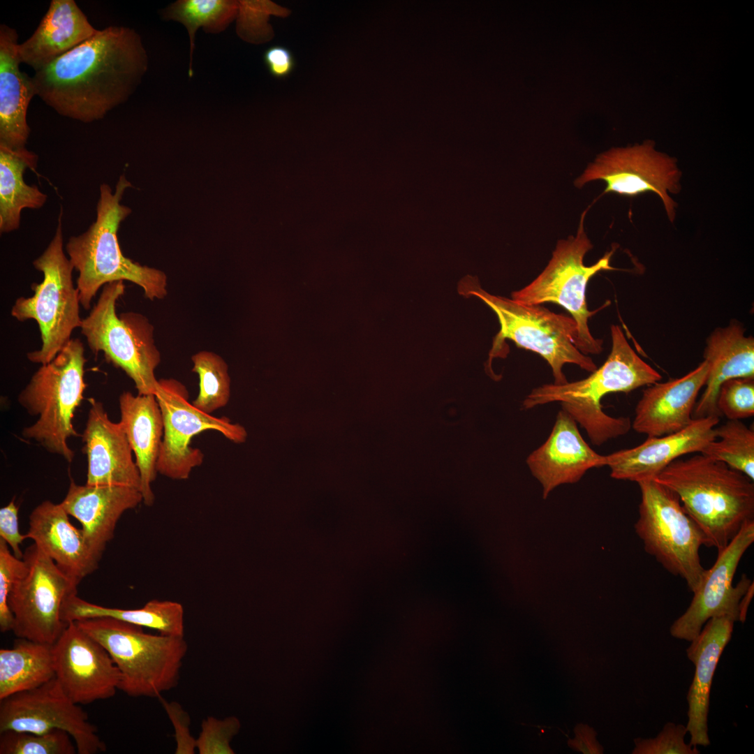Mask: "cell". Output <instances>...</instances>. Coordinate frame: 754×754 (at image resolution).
Returning <instances> with one entry per match:
<instances>
[{
  "label": "cell",
  "instance_id": "cell-21",
  "mask_svg": "<svg viewBox=\"0 0 754 754\" xmlns=\"http://www.w3.org/2000/svg\"><path fill=\"white\" fill-rule=\"evenodd\" d=\"M707 374L708 364L704 360L681 378L650 385L636 405L631 427L647 437H657L688 427Z\"/></svg>",
  "mask_w": 754,
  "mask_h": 754
},
{
  "label": "cell",
  "instance_id": "cell-23",
  "mask_svg": "<svg viewBox=\"0 0 754 754\" xmlns=\"http://www.w3.org/2000/svg\"><path fill=\"white\" fill-rule=\"evenodd\" d=\"M738 619L730 614L709 619L699 635L690 641L686 649L688 658L695 665L693 681L687 694L688 723L692 746H708V714L709 697L714 675L719 659L733 632Z\"/></svg>",
  "mask_w": 754,
  "mask_h": 754
},
{
  "label": "cell",
  "instance_id": "cell-41",
  "mask_svg": "<svg viewBox=\"0 0 754 754\" xmlns=\"http://www.w3.org/2000/svg\"><path fill=\"white\" fill-rule=\"evenodd\" d=\"M175 730L176 741L175 754H193L196 748V739L190 732L191 720L188 714L177 702H168L159 697Z\"/></svg>",
  "mask_w": 754,
  "mask_h": 754
},
{
  "label": "cell",
  "instance_id": "cell-20",
  "mask_svg": "<svg viewBox=\"0 0 754 754\" xmlns=\"http://www.w3.org/2000/svg\"><path fill=\"white\" fill-rule=\"evenodd\" d=\"M526 464L546 498L557 486L577 482L590 468L604 466L605 455L589 445L577 423L561 409L547 439L528 456Z\"/></svg>",
  "mask_w": 754,
  "mask_h": 754
},
{
  "label": "cell",
  "instance_id": "cell-3",
  "mask_svg": "<svg viewBox=\"0 0 754 754\" xmlns=\"http://www.w3.org/2000/svg\"><path fill=\"white\" fill-rule=\"evenodd\" d=\"M654 480L674 492L687 514L720 552L754 520V484L726 464L700 453L677 459Z\"/></svg>",
  "mask_w": 754,
  "mask_h": 754
},
{
  "label": "cell",
  "instance_id": "cell-29",
  "mask_svg": "<svg viewBox=\"0 0 754 754\" xmlns=\"http://www.w3.org/2000/svg\"><path fill=\"white\" fill-rule=\"evenodd\" d=\"M61 617L67 623L85 619L111 617L156 630L161 635L184 636V607L182 604L170 600L154 599L141 608L126 609L91 603L74 594L64 601Z\"/></svg>",
  "mask_w": 754,
  "mask_h": 754
},
{
  "label": "cell",
  "instance_id": "cell-18",
  "mask_svg": "<svg viewBox=\"0 0 754 754\" xmlns=\"http://www.w3.org/2000/svg\"><path fill=\"white\" fill-rule=\"evenodd\" d=\"M719 417L693 419L683 429L665 436L647 437L639 445L605 455L612 478L636 482L652 480L681 457L701 452L716 439L715 427Z\"/></svg>",
  "mask_w": 754,
  "mask_h": 754
},
{
  "label": "cell",
  "instance_id": "cell-4",
  "mask_svg": "<svg viewBox=\"0 0 754 754\" xmlns=\"http://www.w3.org/2000/svg\"><path fill=\"white\" fill-rule=\"evenodd\" d=\"M131 186L124 175L119 177L114 191L110 185L101 184L96 220L85 232L71 237L66 244L68 258L78 272L76 288L84 309L91 308L92 300L102 286L117 281L138 285L151 300L167 295V277L163 272L133 261L120 249L117 232L121 223L131 213L121 201Z\"/></svg>",
  "mask_w": 754,
  "mask_h": 754
},
{
  "label": "cell",
  "instance_id": "cell-32",
  "mask_svg": "<svg viewBox=\"0 0 754 754\" xmlns=\"http://www.w3.org/2000/svg\"><path fill=\"white\" fill-rule=\"evenodd\" d=\"M239 1L228 0H179L162 11L163 18L183 24L187 29L190 40V62L188 77L192 70L195 36L199 27L206 32L219 33L224 31L237 16Z\"/></svg>",
  "mask_w": 754,
  "mask_h": 754
},
{
  "label": "cell",
  "instance_id": "cell-30",
  "mask_svg": "<svg viewBox=\"0 0 754 754\" xmlns=\"http://www.w3.org/2000/svg\"><path fill=\"white\" fill-rule=\"evenodd\" d=\"M38 159L37 154L27 148L13 150L0 146L1 233L20 228L22 209H40L47 201L46 194L24 180L26 170H35Z\"/></svg>",
  "mask_w": 754,
  "mask_h": 754
},
{
  "label": "cell",
  "instance_id": "cell-33",
  "mask_svg": "<svg viewBox=\"0 0 754 754\" xmlns=\"http://www.w3.org/2000/svg\"><path fill=\"white\" fill-rule=\"evenodd\" d=\"M716 438L708 443L702 454L726 464L751 480H754V431L738 420H729L715 427Z\"/></svg>",
  "mask_w": 754,
  "mask_h": 754
},
{
  "label": "cell",
  "instance_id": "cell-22",
  "mask_svg": "<svg viewBox=\"0 0 754 754\" xmlns=\"http://www.w3.org/2000/svg\"><path fill=\"white\" fill-rule=\"evenodd\" d=\"M142 501L140 491L133 487L80 485L71 479L67 494L60 503L69 515L81 524L89 548L101 561L121 515Z\"/></svg>",
  "mask_w": 754,
  "mask_h": 754
},
{
  "label": "cell",
  "instance_id": "cell-40",
  "mask_svg": "<svg viewBox=\"0 0 754 754\" xmlns=\"http://www.w3.org/2000/svg\"><path fill=\"white\" fill-rule=\"evenodd\" d=\"M8 544L0 538V630L12 631L14 616L8 605V597L17 579L24 572L26 563L11 553Z\"/></svg>",
  "mask_w": 754,
  "mask_h": 754
},
{
  "label": "cell",
  "instance_id": "cell-43",
  "mask_svg": "<svg viewBox=\"0 0 754 754\" xmlns=\"http://www.w3.org/2000/svg\"><path fill=\"white\" fill-rule=\"evenodd\" d=\"M263 60L269 73L278 80L285 79L291 75L297 64L292 51L280 45L267 48L263 52Z\"/></svg>",
  "mask_w": 754,
  "mask_h": 754
},
{
  "label": "cell",
  "instance_id": "cell-27",
  "mask_svg": "<svg viewBox=\"0 0 754 754\" xmlns=\"http://www.w3.org/2000/svg\"><path fill=\"white\" fill-rule=\"evenodd\" d=\"M98 31L74 0H52L34 34L19 43L20 60L37 71Z\"/></svg>",
  "mask_w": 754,
  "mask_h": 754
},
{
  "label": "cell",
  "instance_id": "cell-34",
  "mask_svg": "<svg viewBox=\"0 0 754 754\" xmlns=\"http://www.w3.org/2000/svg\"><path fill=\"white\" fill-rule=\"evenodd\" d=\"M193 371L199 376V393L192 404L211 415L226 406L230 396V379L224 360L216 353L200 351L192 357Z\"/></svg>",
  "mask_w": 754,
  "mask_h": 754
},
{
  "label": "cell",
  "instance_id": "cell-1",
  "mask_svg": "<svg viewBox=\"0 0 754 754\" xmlns=\"http://www.w3.org/2000/svg\"><path fill=\"white\" fill-rule=\"evenodd\" d=\"M148 64L135 30L109 26L35 71L32 80L36 94L58 114L89 123L125 102Z\"/></svg>",
  "mask_w": 754,
  "mask_h": 754
},
{
  "label": "cell",
  "instance_id": "cell-5",
  "mask_svg": "<svg viewBox=\"0 0 754 754\" xmlns=\"http://www.w3.org/2000/svg\"><path fill=\"white\" fill-rule=\"evenodd\" d=\"M458 291L463 296L479 298L497 316L500 330L493 341L489 364L494 357L505 356V341L510 339L518 347L544 358L552 369L556 385L568 382L563 372L566 364H576L589 372L597 369L593 360L575 346L577 325L572 317L555 313L541 304H525L491 295L471 276L461 280Z\"/></svg>",
  "mask_w": 754,
  "mask_h": 754
},
{
  "label": "cell",
  "instance_id": "cell-17",
  "mask_svg": "<svg viewBox=\"0 0 754 754\" xmlns=\"http://www.w3.org/2000/svg\"><path fill=\"white\" fill-rule=\"evenodd\" d=\"M55 677L77 704L110 698L119 690L121 672L106 649L69 622L53 644Z\"/></svg>",
  "mask_w": 754,
  "mask_h": 754
},
{
  "label": "cell",
  "instance_id": "cell-12",
  "mask_svg": "<svg viewBox=\"0 0 754 754\" xmlns=\"http://www.w3.org/2000/svg\"><path fill=\"white\" fill-rule=\"evenodd\" d=\"M22 559L26 568L8 600L14 616L12 631L17 637L53 644L68 624L62 619V605L77 594L78 584L34 543Z\"/></svg>",
  "mask_w": 754,
  "mask_h": 754
},
{
  "label": "cell",
  "instance_id": "cell-42",
  "mask_svg": "<svg viewBox=\"0 0 754 754\" xmlns=\"http://www.w3.org/2000/svg\"><path fill=\"white\" fill-rule=\"evenodd\" d=\"M18 512L15 498L0 509V538L8 544L16 557L22 559L24 553L20 545L27 536L20 531Z\"/></svg>",
  "mask_w": 754,
  "mask_h": 754
},
{
  "label": "cell",
  "instance_id": "cell-24",
  "mask_svg": "<svg viewBox=\"0 0 754 754\" xmlns=\"http://www.w3.org/2000/svg\"><path fill=\"white\" fill-rule=\"evenodd\" d=\"M27 536L78 584L98 567L89 548L61 503L44 501L31 512Z\"/></svg>",
  "mask_w": 754,
  "mask_h": 754
},
{
  "label": "cell",
  "instance_id": "cell-38",
  "mask_svg": "<svg viewBox=\"0 0 754 754\" xmlns=\"http://www.w3.org/2000/svg\"><path fill=\"white\" fill-rule=\"evenodd\" d=\"M240 723L235 716L219 719L209 716L201 724V731L196 739L200 754H234L230 741L237 734Z\"/></svg>",
  "mask_w": 754,
  "mask_h": 754
},
{
  "label": "cell",
  "instance_id": "cell-25",
  "mask_svg": "<svg viewBox=\"0 0 754 754\" xmlns=\"http://www.w3.org/2000/svg\"><path fill=\"white\" fill-rule=\"evenodd\" d=\"M734 322L713 331L704 352L708 364L705 389L696 402L693 419L720 415L716 402L720 385L734 378L754 377V339Z\"/></svg>",
  "mask_w": 754,
  "mask_h": 754
},
{
  "label": "cell",
  "instance_id": "cell-39",
  "mask_svg": "<svg viewBox=\"0 0 754 754\" xmlns=\"http://www.w3.org/2000/svg\"><path fill=\"white\" fill-rule=\"evenodd\" d=\"M686 725L667 723L653 738L634 739L633 754H699L697 746L685 742Z\"/></svg>",
  "mask_w": 754,
  "mask_h": 754
},
{
  "label": "cell",
  "instance_id": "cell-7",
  "mask_svg": "<svg viewBox=\"0 0 754 754\" xmlns=\"http://www.w3.org/2000/svg\"><path fill=\"white\" fill-rule=\"evenodd\" d=\"M84 348L71 339L50 362L42 364L18 395V403L38 420L22 435L71 463L75 456L67 441L80 435L73 419L86 387Z\"/></svg>",
  "mask_w": 754,
  "mask_h": 754
},
{
  "label": "cell",
  "instance_id": "cell-28",
  "mask_svg": "<svg viewBox=\"0 0 754 754\" xmlns=\"http://www.w3.org/2000/svg\"><path fill=\"white\" fill-rule=\"evenodd\" d=\"M121 424L133 452L141 478L143 503L154 504L151 485L156 480L157 462L163 436V420L155 394L134 395L122 392L119 397Z\"/></svg>",
  "mask_w": 754,
  "mask_h": 754
},
{
  "label": "cell",
  "instance_id": "cell-14",
  "mask_svg": "<svg viewBox=\"0 0 754 754\" xmlns=\"http://www.w3.org/2000/svg\"><path fill=\"white\" fill-rule=\"evenodd\" d=\"M54 730L67 732L78 754H96L106 750L86 711L66 695L56 677L0 700V732L46 733Z\"/></svg>",
  "mask_w": 754,
  "mask_h": 754
},
{
  "label": "cell",
  "instance_id": "cell-37",
  "mask_svg": "<svg viewBox=\"0 0 754 754\" xmlns=\"http://www.w3.org/2000/svg\"><path fill=\"white\" fill-rule=\"evenodd\" d=\"M720 415L728 420L751 417L754 415V377L734 378L720 385L717 402Z\"/></svg>",
  "mask_w": 754,
  "mask_h": 754
},
{
  "label": "cell",
  "instance_id": "cell-11",
  "mask_svg": "<svg viewBox=\"0 0 754 754\" xmlns=\"http://www.w3.org/2000/svg\"><path fill=\"white\" fill-rule=\"evenodd\" d=\"M637 484L641 501L635 529L644 550L694 592L705 572L699 554L707 546L705 535L674 492L653 479Z\"/></svg>",
  "mask_w": 754,
  "mask_h": 754
},
{
  "label": "cell",
  "instance_id": "cell-44",
  "mask_svg": "<svg viewBox=\"0 0 754 754\" xmlns=\"http://www.w3.org/2000/svg\"><path fill=\"white\" fill-rule=\"evenodd\" d=\"M576 738L571 741L570 746L584 753H603V748L597 741L595 731L586 726L575 729Z\"/></svg>",
  "mask_w": 754,
  "mask_h": 754
},
{
  "label": "cell",
  "instance_id": "cell-8",
  "mask_svg": "<svg viewBox=\"0 0 754 754\" xmlns=\"http://www.w3.org/2000/svg\"><path fill=\"white\" fill-rule=\"evenodd\" d=\"M61 212L55 234L43 253L33 262L43 274L40 283H33L32 297H20L11 309L19 321L35 320L39 327L42 345L27 353L34 363L52 361L71 339L73 331L80 327L79 291L72 274L74 267L64 251Z\"/></svg>",
  "mask_w": 754,
  "mask_h": 754
},
{
  "label": "cell",
  "instance_id": "cell-45",
  "mask_svg": "<svg viewBox=\"0 0 754 754\" xmlns=\"http://www.w3.org/2000/svg\"><path fill=\"white\" fill-rule=\"evenodd\" d=\"M753 585H754V584L752 582L751 584L748 587V589H747L746 591L745 592V593L741 597V600L739 601V606H738V609H739L738 621H741V623H744V621H746V614H747L748 608L749 607V605L751 603V600L753 598V594H754V586H753Z\"/></svg>",
  "mask_w": 754,
  "mask_h": 754
},
{
  "label": "cell",
  "instance_id": "cell-6",
  "mask_svg": "<svg viewBox=\"0 0 754 754\" xmlns=\"http://www.w3.org/2000/svg\"><path fill=\"white\" fill-rule=\"evenodd\" d=\"M101 643L121 672L119 690L130 697H160L175 688L188 651L184 637L151 635L111 617L75 621Z\"/></svg>",
  "mask_w": 754,
  "mask_h": 754
},
{
  "label": "cell",
  "instance_id": "cell-19",
  "mask_svg": "<svg viewBox=\"0 0 754 754\" xmlns=\"http://www.w3.org/2000/svg\"><path fill=\"white\" fill-rule=\"evenodd\" d=\"M89 401L90 408L81 435L87 457L86 484L127 486L140 491V472L121 424L110 420L102 402L93 398Z\"/></svg>",
  "mask_w": 754,
  "mask_h": 754
},
{
  "label": "cell",
  "instance_id": "cell-26",
  "mask_svg": "<svg viewBox=\"0 0 754 754\" xmlns=\"http://www.w3.org/2000/svg\"><path fill=\"white\" fill-rule=\"evenodd\" d=\"M17 38L15 29L0 25V146L13 150L26 148L27 110L36 95L32 77L20 71Z\"/></svg>",
  "mask_w": 754,
  "mask_h": 754
},
{
  "label": "cell",
  "instance_id": "cell-2",
  "mask_svg": "<svg viewBox=\"0 0 754 754\" xmlns=\"http://www.w3.org/2000/svg\"><path fill=\"white\" fill-rule=\"evenodd\" d=\"M612 348L607 360L586 378L563 385L545 384L525 397L526 410L559 402L586 431L591 443L600 445L626 434L631 428L627 417H612L603 410V398L610 393H628L658 382L661 375L633 349L619 325L611 326Z\"/></svg>",
  "mask_w": 754,
  "mask_h": 754
},
{
  "label": "cell",
  "instance_id": "cell-31",
  "mask_svg": "<svg viewBox=\"0 0 754 754\" xmlns=\"http://www.w3.org/2000/svg\"><path fill=\"white\" fill-rule=\"evenodd\" d=\"M54 677L53 644L17 637L12 648L0 649V700Z\"/></svg>",
  "mask_w": 754,
  "mask_h": 754
},
{
  "label": "cell",
  "instance_id": "cell-10",
  "mask_svg": "<svg viewBox=\"0 0 754 754\" xmlns=\"http://www.w3.org/2000/svg\"><path fill=\"white\" fill-rule=\"evenodd\" d=\"M586 211L581 216L575 236L558 242L552 257L544 270L524 288L514 291L512 299L525 304L556 303L569 312L577 325L576 348L583 354H599L603 341L591 334L589 320L598 311H589L586 290L591 278L603 270L614 269L609 263L614 249L606 253L595 264H584L586 253L593 248L584 227Z\"/></svg>",
  "mask_w": 754,
  "mask_h": 754
},
{
  "label": "cell",
  "instance_id": "cell-15",
  "mask_svg": "<svg viewBox=\"0 0 754 754\" xmlns=\"http://www.w3.org/2000/svg\"><path fill=\"white\" fill-rule=\"evenodd\" d=\"M598 179L606 183L605 193L634 196L656 193L663 200L668 218L674 221L676 203L669 193L679 192L680 172L675 161L656 151L651 142L614 148L599 155L576 179L575 186L581 188Z\"/></svg>",
  "mask_w": 754,
  "mask_h": 754
},
{
  "label": "cell",
  "instance_id": "cell-16",
  "mask_svg": "<svg viewBox=\"0 0 754 754\" xmlns=\"http://www.w3.org/2000/svg\"><path fill=\"white\" fill-rule=\"evenodd\" d=\"M754 541V520L743 525L727 545L718 552L714 565L705 570L702 580L694 591L686 612L670 626L672 637L690 642L700 633L711 618L730 614L739 618L738 606L751 584L746 575L733 586L738 565Z\"/></svg>",
  "mask_w": 754,
  "mask_h": 754
},
{
  "label": "cell",
  "instance_id": "cell-35",
  "mask_svg": "<svg viewBox=\"0 0 754 754\" xmlns=\"http://www.w3.org/2000/svg\"><path fill=\"white\" fill-rule=\"evenodd\" d=\"M73 738L66 731L46 733L6 730L0 732V754H75Z\"/></svg>",
  "mask_w": 754,
  "mask_h": 754
},
{
  "label": "cell",
  "instance_id": "cell-13",
  "mask_svg": "<svg viewBox=\"0 0 754 754\" xmlns=\"http://www.w3.org/2000/svg\"><path fill=\"white\" fill-rule=\"evenodd\" d=\"M163 420V436L157 462L158 473L173 480H186L202 464L204 454L190 445L191 438L207 430L221 433L234 443L246 437L244 428L227 417H216L188 401L186 387L174 379L158 380L155 393Z\"/></svg>",
  "mask_w": 754,
  "mask_h": 754
},
{
  "label": "cell",
  "instance_id": "cell-36",
  "mask_svg": "<svg viewBox=\"0 0 754 754\" xmlns=\"http://www.w3.org/2000/svg\"><path fill=\"white\" fill-rule=\"evenodd\" d=\"M290 11L270 1H239L237 32L243 40L261 43L273 37L270 15L285 17Z\"/></svg>",
  "mask_w": 754,
  "mask_h": 754
},
{
  "label": "cell",
  "instance_id": "cell-9",
  "mask_svg": "<svg viewBox=\"0 0 754 754\" xmlns=\"http://www.w3.org/2000/svg\"><path fill=\"white\" fill-rule=\"evenodd\" d=\"M124 290V281L104 285L98 302L82 318L81 333L94 354L102 352L108 363L133 380L139 394H155V369L161 354L154 343V327L140 313L117 314L116 302Z\"/></svg>",
  "mask_w": 754,
  "mask_h": 754
}]
</instances>
